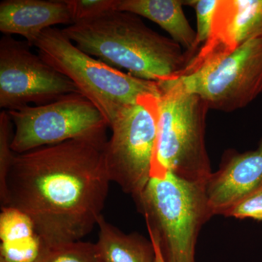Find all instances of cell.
I'll return each mask as SVG.
<instances>
[{
  "label": "cell",
  "instance_id": "10",
  "mask_svg": "<svg viewBox=\"0 0 262 262\" xmlns=\"http://www.w3.org/2000/svg\"><path fill=\"white\" fill-rule=\"evenodd\" d=\"M208 211L212 216L223 215L241 201L262 189V137L255 150L239 153L228 149L220 168L204 185Z\"/></svg>",
  "mask_w": 262,
  "mask_h": 262
},
{
  "label": "cell",
  "instance_id": "8",
  "mask_svg": "<svg viewBox=\"0 0 262 262\" xmlns=\"http://www.w3.org/2000/svg\"><path fill=\"white\" fill-rule=\"evenodd\" d=\"M181 79L209 108L230 113L246 107L262 92V37Z\"/></svg>",
  "mask_w": 262,
  "mask_h": 262
},
{
  "label": "cell",
  "instance_id": "18",
  "mask_svg": "<svg viewBox=\"0 0 262 262\" xmlns=\"http://www.w3.org/2000/svg\"><path fill=\"white\" fill-rule=\"evenodd\" d=\"M219 0H189L184 5L192 7L196 15V37L195 47L199 51L200 46L204 45L211 35L215 9Z\"/></svg>",
  "mask_w": 262,
  "mask_h": 262
},
{
  "label": "cell",
  "instance_id": "16",
  "mask_svg": "<svg viewBox=\"0 0 262 262\" xmlns=\"http://www.w3.org/2000/svg\"><path fill=\"white\" fill-rule=\"evenodd\" d=\"M36 262H99L96 244L75 241L45 247Z\"/></svg>",
  "mask_w": 262,
  "mask_h": 262
},
{
  "label": "cell",
  "instance_id": "15",
  "mask_svg": "<svg viewBox=\"0 0 262 262\" xmlns=\"http://www.w3.org/2000/svg\"><path fill=\"white\" fill-rule=\"evenodd\" d=\"M96 244L99 262H155L154 246L141 234H125L101 215Z\"/></svg>",
  "mask_w": 262,
  "mask_h": 262
},
{
  "label": "cell",
  "instance_id": "19",
  "mask_svg": "<svg viewBox=\"0 0 262 262\" xmlns=\"http://www.w3.org/2000/svg\"><path fill=\"white\" fill-rule=\"evenodd\" d=\"M116 0H67L73 24L89 20L115 10Z\"/></svg>",
  "mask_w": 262,
  "mask_h": 262
},
{
  "label": "cell",
  "instance_id": "3",
  "mask_svg": "<svg viewBox=\"0 0 262 262\" xmlns=\"http://www.w3.org/2000/svg\"><path fill=\"white\" fill-rule=\"evenodd\" d=\"M156 148L151 177L168 171L188 182L204 184L212 173L206 147V101L186 89L182 79L158 82Z\"/></svg>",
  "mask_w": 262,
  "mask_h": 262
},
{
  "label": "cell",
  "instance_id": "11",
  "mask_svg": "<svg viewBox=\"0 0 262 262\" xmlns=\"http://www.w3.org/2000/svg\"><path fill=\"white\" fill-rule=\"evenodd\" d=\"M262 37V0H219L211 35L195 56L204 64Z\"/></svg>",
  "mask_w": 262,
  "mask_h": 262
},
{
  "label": "cell",
  "instance_id": "4",
  "mask_svg": "<svg viewBox=\"0 0 262 262\" xmlns=\"http://www.w3.org/2000/svg\"><path fill=\"white\" fill-rule=\"evenodd\" d=\"M32 46L48 65L66 76L100 110L111 125L125 106L159 96L158 82L137 78L81 51L62 29L51 27Z\"/></svg>",
  "mask_w": 262,
  "mask_h": 262
},
{
  "label": "cell",
  "instance_id": "21",
  "mask_svg": "<svg viewBox=\"0 0 262 262\" xmlns=\"http://www.w3.org/2000/svg\"><path fill=\"white\" fill-rule=\"evenodd\" d=\"M149 235V239H151L152 242L153 246H154L155 251V262H164L163 256H162L161 252L159 246H158V243H157L156 239L154 238L153 236Z\"/></svg>",
  "mask_w": 262,
  "mask_h": 262
},
{
  "label": "cell",
  "instance_id": "1",
  "mask_svg": "<svg viewBox=\"0 0 262 262\" xmlns=\"http://www.w3.org/2000/svg\"><path fill=\"white\" fill-rule=\"evenodd\" d=\"M107 141L81 138L15 154L5 207L28 215L45 247L81 241L98 225L112 182Z\"/></svg>",
  "mask_w": 262,
  "mask_h": 262
},
{
  "label": "cell",
  "instance_id": "5",
  "mask_svg": "<svg viewBox=\"0 0 262 262\" xmlns=\"http://www.w3.org/2000/svg\"><path fill=\"white\" fill-rule=\"evenodd\" d=\"M203 185L168 171L164 177H151L135 202L164 262H195L198 234L211 218Z\"/></svg>",
  "mask_w": 262,
  "mask_h": 262
},
{
  "label": "cell",
  "instance_id": "22",
  "mask_svg": "<svg viewBox=\"0 0 262 262\" xmlns=\"http://www.w3.org/2000/svg\"><path fill=\"white\" fill-rule=\"evenodd\" d=\"M0 262H6L5 260H3V258H0Z\"/></svg>",
  "mask_w": 262,
  "mask_h": 262
},
{
  "label": "cell",
  "instance_id": "2",
  "mask_svg": "<svg viewBox=\"0 0 262 262\" xmlns=\"http://www.w3.org/2000/svg\"><path fill=\"white\" fill-rule=\"evenodd\" d=\"M62 31L81 51L142 80H177L192 60L171 38L128 12L112 10Z\"/></svg>",
  "mask_w": 262,
  "mask_h": 262
},
{
  "label": "cell",
  "instance_id": "6",
  "mask_svg": "<svg viewBox=\"0 0 262 262\" xmlns=\"http://www.w3.org/2000/svg\"><path fill=\"white\" fill-rule=\"evenodd\" d=\"M149 96L122 108L110 125L103 150L111 182L138 201L151 178L156 148L157 99Z\"/></svg>",
  "mask_w": 262,
  "mask_h": 262
},
{
  "label": "cell",
  "instance_id": "13",
  "mask_svg": "<svg viewBox=\"0 0 262 262\" xmlns=\"http://www.w3.org/2000/svg\"><path fill=\"white\" fill-rule=\"evenodd\" d=\"M183 5L184 1L180 0H116L115 8L158 24L170 34L173 40L185 48L192 60L198 53L196 33L184 15Z\"/></svg>",
  "mask_w": 262,
  "mask_h": 262
},
{
  "label": "cell",
  "instance_id": "9",
  "mask_svg": "<svg viewBox=\"0 0 262 262\" xmlns=\"http://www.w3.org/2000/svg\"><path fill=\"white\" fill-rule=\"evenodd\" d=\"M28 43L5 35L0 40V107L6 111L47 104L80 93L70 79L29 49ZM81 94V93H80Z\"/></svg>",
  "mask_w": 262,
  "mask_h": 262
},
{
  "label": "cell",
  "instance_id": "7",
  "mask_svg": "<svg viewBox=\"0 0 262 262\" xmlns=\"http://www.w3.org/2000/svg\"><path fill=\"white\" fill-rule=\"evenodd\" d=\"M8 113L14 125L11 148L15 154L72 139L106 135L110 127L100 110L80 93Z\"/></svg>",
  "mask_w": 262,
  "mask_h": 262
},
{
  "label": "cell",
  "instance_id": "20",
  "mask_svg": "<svg viewBox=\"0 0 262 262\" xmlns=\"http://www.w3.org/2000/svg\"><path fill=\"white\" fill-rule=\"evenodd\" d=\"M225 216L233 217L237 220L252 219L262 222V189L236 205Z\"/></svg>",
  "mask_w": 262,
  "mask_h": 262
},
{
  "label": "cell",
  "instance_id": "12",
  "mask_svg": "<svg viewBox=\"0 0 262 262\" xmlns=\"http://www.w3.org/2000/svg\"><path fill=\"white\" fill-rule=\"evenodd\" d=\"M67 0H3L0 3V31L18 34L29 46L45 30L58 24H73Z\"/></svg>",
  "mask_w": 262,
  "mask_h": 262
},
{
  "label": "cell",
  "instance_id": "17",
  "mask_svg": "<svg viewBox=\"0 0 262 262\" xmlns=\"http://www.w3.org/2000/svg\"><path fill=\"white\" fill-rule=\"evenodd\" d=\"M14 125L6 110L0 113V201L2 208L6 206V180L14 159L11 148Z\"/></svg>",
  "mask_w": 262,
  "mask_h": 262
},
{
  "label": "cell",
  "instance_id": "14",
  "mask_svg": "<svg viewBox=\"0 0 262 262\" xmlns=\"http://www.w3.org/2000/svg\"><path fill=\"white\" fill-rule=\"evenodd\" d=\"M0 258L6 262H36L45 246L28 215L12 207L0 214Z\"/></svg>",
  "mask_w": 262,
  "mask_h": 262
}]
</instances>
